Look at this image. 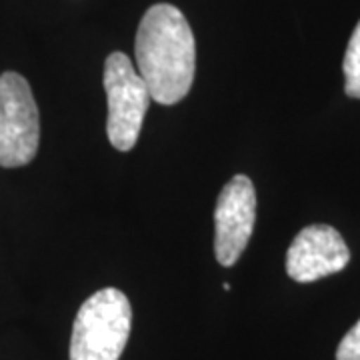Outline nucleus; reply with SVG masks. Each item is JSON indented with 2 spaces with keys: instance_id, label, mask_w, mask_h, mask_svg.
<instances>
[{
  "instance_id": "8",
  "label": "nucleus",
  "mask_w": 360,
  "mask_h": 360,
  "mask_svg": "<svg viewBox=\"0 0 360 360\" xmlns=\"http://www.w3.org/2000/svg\"><path fill=\"white\" fill-rule=\"evenodd\" d=\"M336 360H360V321L340 340L336 348Z\"/></svg>"
},
{
  "instance_id": "3",
  "label": "nucleus",
  "mask_w": 360,
  "mask_h": 360,
  "mask_svg": "<svg viewBox=\"0 0 360 360\" xmlns=\"http://www.w3.org/2000/svg\"><path fill=\"white\" fill-rule=\"evenodd\" d=\"M104 90L108 101V141L116 150L129 153L139 141L150 103V90L124 52H112L106 58Z\"/></svg>"
},
{
  "instance_id": "7",
  "label": "nucleus",
  "mask_w": 360,
  "mask_h": 360,
  "mask_svg": "<svg viewBox=\"0 0 360 360\" xmlns=\"http://www.w3.org/2000/svg\"><path fill=\"white\" fill-rule=\"evenodd\" d=\"M342 70H345V92L350 98H360V20L348 40Z\"/></svg>"
},
{
  "instance_id": "1",
  "label": "nucleus",
  "mask_w": 360,
  "mask_h": 360,
  "mask_svg": "<svg viewBox=\"0 0 360 360\" xmlns=\"http://www.w3.org/2000/svg\"><path fill=\"white\" fill-rule=\"evenodd\" d=\"M139 75L158 104L180 103L194 82L196 44L191 25L172 4H155L142 16L136 32Z\"/></svg>"
},
{
  "instance_id": "5",
  "label": "nucleus",
  "mask_w": 360,
  "mask_h": 360,
  "mask_svg": "<svg viewBox=\"0 0 360 360\" xmlns=\"http://www.w3.org/2000/svg\"><path fill=\"white\" fill-rule=\"evenodd\" d=\"M257 193L252 180L236 174L220 191L214 208V255L222 266H232L255 231Z\"/></svg>"
},
{
  "instance_id": "6",
  "label": "nucleus",
  "mask_w": 360,
  "mask_h": 360,
  "mask_svg": "<svg viewBox=\"0 0 360 360\" xmlns=\"http://www.w3.org/2000/svg\"><path fill=\"white\" fill-rule=\"evenodd\" d=\"M350 262L345 238L328 224H310L296 234L286 252V272L296 283H314Z\"/></svg>"
},
{
  "instance_id": "4",
  "label": "nucleus",
  "mask_w": 360,
  "mask_h": 360,
  "mask_svg": "<svg viewBox=\"0 0 360 360\" xmlns=\"http://www.w3.org/2000/svg\"><path fill=\"white\" fill-rule=\"evenodd\" d=\"M39 106L18 72L0 75V167L18 168L39 153Z\"/></svg>"
},
{
  "instance_id": "2",
  "label": "nucleus",
  "mask_w": 360,
  "mask_h": 360,
  "mask_svg": "<svg viewBox=\"0 0 360 360\" xmlns=\"http://www.w3.org/2000/svg\"><path fill=\"white\" fill-rule=\"evenodd\" d=\"M132 309L118 288H103L84 300L78 310L70 360H118L129 342Z\"/></svg>"
}]
</instances>
